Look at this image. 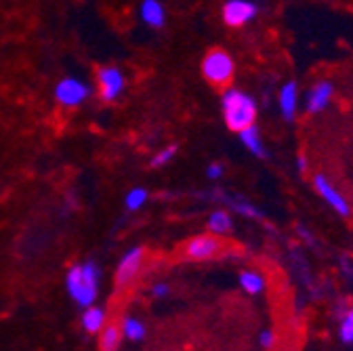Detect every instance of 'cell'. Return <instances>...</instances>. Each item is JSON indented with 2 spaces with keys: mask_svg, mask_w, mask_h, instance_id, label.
<instances>
[{
  "mask_svg": "<svg viewBox=\"0 0 353 351\" xmlns=\"http://www.w3.org/2000/svg\"><path fill=\"white\" fill-rule=\"evenodd\" d=\"M122 345V332L118 324H105V328L99 332V349L101 351H120Z\"/></svg>",
  "mask_w": 353,
  "mask_h": 351,
  "instance_id": "cell-14",
  "label": "cell"
},
{
  "mask_svg": "<svg viewBox=\"0 0 353 351\" xmlns=\"http://www.w3.org/2000/svg\"><path fill=\"white\" fill-rule=\"evenodd\" d=\"M145 202H148V190H143V188H135L126 194V208L128 210H139Z\"/></svg>",
  "mask_w": 353,
  "mask_h": 351,
  "instance_id": "cell-19",
  "label": "cell"
},
{
  "mask_svg": "<svg viewBox=\"0 0 353 351\" xmlns=\"http://www.w3.org/2000/svg\"><path fill=\"white\" fill-rule=\"evenodd\" d=\"M332 93L334 91H332V84L330 82H318L314 89H312V93H309V97H307V112H312V114L322 112L330 103Z\"/></svg>",
  "mask_w": 353,
  "mask_h": 351,
  "instance_id": "cell-11",
  "label": "cell"
},
{
  "mask_svg": "<svg viewBox=\"0 0 353 351\" xmlns=\"http://www.w3.org/2000/svg\"><path fill=\"white\" fill-rule=\"evenodd\" d=\"M341 341L353 343V310H349L341 322Z\"/></svg>",
  "mask_w": 353,
  "mask_h": 351,
  "instance_id": "cell-20",
  "label": "cell"
},
{
  "mask_svg": "<svg viewBox=\"0 0 353 351\" xmlns=\"http://www.w3.org/2000/svg\"><path fill=\"white\" fill-rule=\"evenodd\" d=\"M143 261H145V250L141 246H135L122 254V259L116 265V274H114V284H116L118 292L126 290L139 278V274L143 270Z\"/></svg>",
  "mask_w": 353,
  "mask_h": 351,
  "instance_id": "cell-4",
  "label": "cell"
},
{
  "mask_svg": "<svg viewBox=\"0 0 353 351\" xmlns=\"http://www.w3.org/2000/svg\"><path fill=\"white\" fill-rule=\"evenodd\" d=\"M206 174H208V179H219L221 174H223V168H221V164H210Z\"/></svg>",
  "mask_w": 353,
  "mask_h": 351,
  "instance_id": "cell-25",
  "label": "cell"
},
{
  "mask_svg": "<svg viewBox=\"0 0 353 351\" xmlns=\"http://www.w3.org/2000/svg\"><path fill=\"white\" fill-rule=\"evenodd\" d=\"M95 76H97V86H99L101 99L112 101L122 93L124 78H122L120 70H116V68H99Z\"/></svg>",
  "mask_w": 353,
  "mask_h": 351,
  "instance_id": "cell-6",
  "label": "cell"
},
{
  "mask_svg": "<svg viewBox=\"0 0 353 351\" xmlns=\"http://www.w3.org/2000/svg\"><path fill=\"white\" fill-rule=\"evenodd\" d=\"M314 183H316V190H318V194L339 212V214H343V217H349V204H347V200L336 192V188L334 185H330V181L324 177V174H316L314 177Z\"/></svg>",
  "mask_w": 353,
  "mask_h": 351,
  "instance_id": "cell-8",
  "label": "cell"
},
{
  "mask_svg": "<svg viewBox=\"0 0 353 351\" xmlns=\"http://www.w3.org/2000/svg\"><path fill=\"white\" fill-rule=\"evenodd\" d=\"M202 76L216 89H228L236 76V63L225 49H210L202 59Z\"/></svg>",
  "mask_w": 353,
  "mask_h": 351,
  "instance_id": "cell-3",
  "label": "cell"
},
{
  "mask_svg": "<svg viewBox=\"0 0 353 351\" xmlns=\"http://www.w3.org/2000/svg\"><path fill=\"white\" fill-rule=\"evenodd\" d=\"M256 15V7L248 0H230L223 7V21L230 28H240Z\"/></svg>",
  "mask_w": 353,
  "mask_h": 351,
  "instance_id": "cell-7",
  "label": "cell"
},
{
  "mask_svg": "<svg viewBox=\"0 0 353 351\" xmlns=\"http://www.w3.org/2000/svg\"><path fill=\"white\" fill-rule=\"evenodd\" d=\"M152 294H154L156 299H164V297H168V294H170V286H168V284H164V282H158V284H154V286H152Z\"/></svg>",
  "mask_w": 353,
  "mask_h": 351,
  "instance_id": "cell-23",
  "label": "cell"
},
{
  "mask_svg": "<svg viewBox=\"0 0 353 351\" xmlns=\"http://www.w3.org/2000/svg\"><path fill=\"white\" fill-rule=\"evenodd\" d=\"M240 141L246 146L248 152H252L254 156H265V148H263V141H261V135H259V128L252 124L244 130H240Z\"/></svg>",
  "mask_w": 353,
  "mask_h": 351,
  "instance_id": "cell-16",
  "label": "cell"
},
{
  "mask_svg": "<svg viewBox=\"0 0 353 351\" xmlns=\"http://www.w3.org/2000/svg\"><path fill=\"white\" fill-rule=\"evenodd\" d=\"M299 168H301V170H305V168H307V160H305L303 156L299 158Z\"/></svg>",
  "mask_w": 353,
  "mask_h": 351,
  "instance_id": "cell-26",
  "label": "cell"
},
{
  "mask_svg": "<svg viewBox=\"0 0 353 351\" xmlns=\"http://www.w3.org/2000/svg\"><path fill=\"white\" fill-rule=\"evenodd\" d=\"M141 17L152 28H162L164 26V9H162V5L158 3V0H145L143 7H141Z\"/></svg>",
  "mask_w": 353,
  "mask_h": 351,
  "instance_id": "cell-15",
  "label": "cell"
},
{
  "mask_svg": "<svg viewBox=\"0 0 353 351\" xmlns=\"http://www.w3.org/2000/svg\"><path fill=\"white\" fill-rule=\"evenodd\" d=\"M234 228L232 223V217L225 212V210H216L208 217V230L214 234V236H223V234H230Z\"/></svg>",
  "mask_w": 353,
  "mask_h": 351,
  "instance_id": "cell-17",
  "label": "cell"
},
{
  "mask_svg": "<svg viewBox=\"0 0 353 351\" xmlns=\"http://www.w3.org/2000/svg\"><path fill=\"white\" fill-rule=\"evenodd\" d=\"M120 332H122V337H124V339H128V341H132V343H139V341H143V339H145L148 328H145V324H143V320H141V318L126 314V316H122Z\"/></svg>",
  "mask_w": 353,
  "mask_h": 351,
  "instance_id": "cell-12",
  "label": "cell"
},
{
  "mask_svg": "<svg viewBox=\"0 0 353 351\" xmlns=\"http://www.w3.org/2000/svg\"><path fill=\"white\" fill-rule=\"evenodd\" d=\"M174 154H176V146H170V148H164L162 152H158L154 158H152V166L154 168H160V166H164V164H168L172 158H174Z\"/></svg>",
  "mask_w": 353,
  "mask_h": 351,
  "instance_id": "cell-21",
  "label": "cell"
},
{
  "mask_svg": "<svg viewBox=\"0 0 353 351\" xmlns=\"http://www.w3.org/2000/svg\"><path fill=\"white\" fill-rule=\"evenodd\" d=\"M108 324V312L99 305H88L80 316V326L88 334H99Z\"/></svg>",
  "mask_w": 353,
  "mask_h": 351,
  "instance_id": "cell-9",
  "label": "cell"
},
{
  "mask_svg": "<svg viewBox=\"0 0 353 351\" xmlns=\"http://www.w3.org/2000/svg\"><path fill=\"white\" fill-rule=\"evenodd\" d=\"M221 108H223L225 124L234 130V133H240V130L254 124L256 103L252 101V97H248L242 91H236V89L225 91L223 97H221Z\"/></svg>",
  "mask_w": 353,
  "mask_h": 351,
  "instance_id": "cell-2",
  "label": "cell"
},
{
  "mask_svg": "<svg viewBox=\"0 0 353 351\" xmlns=\"http://www.w3.org/2000/svg\"><path fill=\"white\" fill-rule=\"evenodd\" d=\"M259 343H261L265 349H270V347L276 343V334H274L272 330H263V332H261V339H259Z\"/></svg>",
  "mask_w": 353,
  "mask_h": 351,
  "instance_id": "cell-24",
  "label": "cell"
},
{
  "mask_svg": "<svg viewBox=\"0 0 353 351\" xmlns=\"http://www.w3.org/2000/svg\"><path fill=\"white\" fill-rule=\"evenodd\" d=\"M232 206H234V210H238L240 214H246V217H256V219H261L263 214L252 206V204H248V202H232Z\"/></svg>",
  "mask_w": 353,
  "mask_h": 351,
  "instance_id": "cell-22",
  "label": "cell"
},
{
  "mask_svg": "<svg viewBox=\"0 0 353 351\" xmlns=\"http://www.w3.org/2000/svg\"><path fill=\"white\" fill-rule=\"evenodd\" d=\"M296 84L294 82H288L282 86L280 91V110H282V116L286 120H292L294 118V112H296Z\"/></svg>",
  "mask_w": 353,
  "mask_h": 351,
  "instance_id": "cell-13",
  "label": "cell"
},
{
  "mask_svg": "<svg viewBox=\"0 0 353 351\" xmlns=\"http://www.w3.org/2000/svg\"><path fill=\"white\" fill-rule=\"evenodd\" d=\"M55 95H57V99L63 106H78L88 95V91H86V86L82 82H78L74 78H68V80H61L59 82Z\"/></svg>",
  "mask_w": 353,
  "mask_h": 351,
  "instance_id": "cell-10",
  "label": "cell"
},
{
  "mask_svg": "<svg viewBox=\"0 0 353 351\" xmlns=\"http://www.w3.org/2000/svg\"><path fill=\"white\" fill-rule=\"evenodd\" d=\"M99 282H101V270L95 261L74 263L65 274V290H68L70 299L76 305H80L82 310L88 305L97 303Z\"/></svg>",
  "mask_w": 353,
  "mask_h": 351,
  "instance_id": "cell-1",
  "label": "cell"
},
{
  "mask_svg": "<svg viewBox=\"0 0 353 351\" xmlns=\"http://www.w3.org/2000/svg\"><path fill=\"white\" fill-rule=\"evenodd\" d=\"M240 286L248 292V294H259L265 290V280L261 274L256 272H242L240 274Z\"/></svg>",
  "mask_w": 353,
  "mask_h": 351,
  "instance_id": "cell-18",
  "label": "cell"
},
{
  "mask_svg": "<svg viewBox=\"0 0 353 351\" xmlns=\"http://www.w3.org/2000/svg\"><path fill=\"white\" fill-rule=\"evenodd\" d=\"M221 252V240L216 236H196L185 242L183 257L190 261H206Z\"/></svg>",
  "mask_w": 353,
  "mask_h": 351,
  "instance_id": "cell-5",
  "label": "cell"
}]
</instances>
